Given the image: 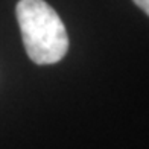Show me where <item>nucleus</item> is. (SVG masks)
<instances>
[{"mask_svg":"<svg viewBox=\"0 0 149 149\" xmlns=\"http://www.w3.org/2000/svg\"><path fill=\"white\" fill-rule=\"evenodd\" d=\"M15 15L26 53L35 64H55L65 56L69 35L49 3L44 0H20Z\"/></svg>","mask_w":149,"mask_h":149,"instance_id":"1","label":"nucleus"},{"mask_svg":"<svg viewBox=\"0 0 149 149\" xmlns=\"http://www.w3.org/2000/svg\"><path fill=\"white\" fill-rule=\"evenodd\" d=\"M132 2L137 5L143 12H146V14L149 15V0H132Z\"/></svg>","mask_w":149,"mask_h":149,"instance_id":"2","label":"nucleus"}]
</instances>
